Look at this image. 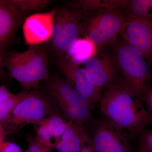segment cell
<instances>
[{
	"label": "cell",
	"mask_w": 152,
	"mask_h": 152,
	"mask_svg": "<svg viewBox=\"0 0 152 152\" xmlns=\"http://www.w3.org/2000/svg\"><path fill=\"white\" fill-rule=\"evenodd\" d=\"M140 100L118 80L106 86L99 101L101 112L112 123L132 135L137 134L152 122V115Z\"/></svg>",
	"instance_id": "6da1fadb"
},
{
	"label": "cell",
	"mask_w": 152,
	"mask_h": 152,
	"mask_svg": "<svg viewBox=\"0 0 152 152\" xmlns=\"http://www.w3.org/2000/svg\"><path fill=\"white\" fill-rule=\"evenodd\" d=\"M5 68L9 75L18 82L23 90L36 89L41 81L50 78L47 47L30 46L23 52L12 51L4 57Z\"/></svg>",
	"instance_id": "7a4b0ae2"
},
{
	"label": "cell",
	"mask_w": 152,
	"mask_h": 152,
	"mask_svg": "<svg viewBox=\"0 0 152 152\" xmlns=\"http://www.w3.org/2000/svg\"><path fill=\"white\" fill-rule=\"evenodd\" d=\"M113 58L122 75L119 78L120 84L131 94L141 99L150 80L146 60L125 41L115 45Z\"/></svg>",
	"instance_id": "3957f363"
},
{
	"label": "cell",
	"mask_w": 152,
	"mask_h": 152,
	"mask_svg": "<svg viewBox=\"0 0 152 152\" xmlns=\"http://www.w3.org/2000/svg\"><path fill=\"white\" fill-rule=\"evenodd\" d=\"M45 92L59 112L69 122L84 127L91 121L92 110L66 79L58 76L46 81Z\"/></svg>",
	"instance_id": "277c9868"
},
{
	"label": "cell",
	"mask_w": 152,
	"mask_h": 152,
	"mask_svg": "<svg viewBox=\"0 0 152 152\" xmlns=\"http://www.w3.org/2000/svg\"><path fill=\"white\" fill-rule=\"evenodd\" d=\"M58 112L53 101L45 92L33 90L19 103L2 124L10 134H14L26 125H33Z\"/></svg>",
	"instance_id": "5b68a950"
},
{
	"label": "cell",
	"mask_w": 152,
	"mask_h": 152,
	"mask_svg": "<svg viewBox=\"0 0 152 152\" xmlns=\"http://www.w3.org/2000/svg\"><path fill=\"white\" fill-rule=\"evenodd\" d=\"M83 20L84 35L98 48L112 45L124 29L127 15L120 10H105L89 12Z\"/></svg>",
	"instance_id": "8992f818"
},
{
	"label": "cell",
	"mask_w": 152,
	"mask_h": 152,
	"mask_svg": "<svg viewBox=\"0 0 152 152\" xmlns=\"http://www.w3.org/2000/svg\"><path fill=\"white\" fill-rule=\"evenodd\" d=\"M83 17L81 10L72 7L67 6L57 10L49 41L51 50L57 57L65 54L73 44L84 35Z\"/></svg>",
	"instance_id": "52a82bcc"
},
{
	"label": "cell",
	"mask_w": 152,
	"mask_h": 152,
	"mask_svg": "<svg viewBox=\"0 0 152 152\" xmlns=\"http://www.w3.org/2000/svg\"><path fill=\"white\" fill-rule=\"evenodd\" d=\"M91 137L95 152H133L132 134L107 118L97 120Z\"/></svg>",
	"instance_id": "ba28073f"
},
{
	"label": "cell",
	"mask_w": 152,
	"mask_h": 152,
	"mask_svg": "<svg viewBox=\"0 0 152 152\" xmlns=\"http://www.w3.org/2000/svg\"><path fill=\"white\" fill-rule=\"evenodd\" d=\"M57 64L65 76L66 80L88 103L92 110L99 102L101 90L90 80L84 68L79 67L66 58L65 55L57 57Z\"/></svg>",
	"instance_id": "9c48e42d"
},
{
	"label": "cell",
	"mask_w": 152,
	"mask_h": 152,
	"mask_svg": "<svg viewBox=\"0 0 152 152\" xmlns=\"http://www.w3.org/2000/svg\"><path fill=\"white\" fill-rule=\"evenodd\" d=\"M127 20L122 35L148 62L152 60V21L127 13Z\"/></svg>",
	"instance_id": "30bf717a"
},
{
	"label": "cell",
	"mask_w": 152,
	"mask_h": 152,
	"mask_svg": "<svg viewBox=\"0 0 152 152\" xmlns=\"http://www.w3.org/2000/svg\"><path fill=\"white\" fill-rule=\"evenodd\" d=\"M57 10L56 7L47 12L34 14L26 19L23 31L27 45H39L50 40Z\"/></svg>",
	"instance_id": "8fae6325"
},
{
	"label": "cell",
	"mask_w": 152,
	"mask_h": 152,
	"mask_svg": "<svg viewBox=\"0 0 152 152\" xmlns=\"http://www.w3.org/2000/svg\"><path fill=\"white\" fill-rule=\"evenodd\" d=\"M84 69L92 83L101 91L107 85L119 80L113 58L106 54L90 60L85 64Z\"/></svg>",
	"instance_id": "7c38bea8"
},
{
	"label": "cell",
	"mask_w": 152,
	"mask_h": 152,
	"mask_svg": "<svg viewBox=\"0 0 152 152\" xmlns=\"http://www.w3.org/2000/svg\"><path fill=\"white\" fill-rule=\"evenodd\" d=\"M22 15L7 0H0V48H2L13 37Z\"/></svg>",
	"instance_id": "4fadbf2b"
},
{
	"label": "cell",
	"mask_w": 152,
	"mask_h": 152,
	"mask_svg": "<svg viewBox=\"0 0 152 152\" xmlns=\"http://www.w3.org/2000/svg\"><path fill=\"white\" fill-rule=\"evenodd\" d=\"M97 47L87 37L80 38L66 52V58L76 65L86 64L97 56Z\"/></svg>",
	"instance_id": "5bb4252c"
},
{
	"label": "cell",
	"mask_w": 152,
	"mask_h": 152,
	"mask_svg": "<svg viewBox=\"0 0 152 152\" xmlns=\"http://www.w3.org/2000/svg\"><path fill=\"white\" fill-rule=\"evenodd\" d=\"M131 0H77L73 1L67 6L81 10L84 13L105 10L128 11Z\"/></svg>",
	"instance_id": "9a60e30c"
},
{
	"label": "cell",
	"mask_w": 152,
	"mask_h": 152,
	"mask_svg": "<svg viewBox=\"0 0 152 152\" xmlns=\"http://www.w3.org/2000/svg\"><path fill=\"white\" fill-rule=\"evenodd\" d=\"M84 127L70 122L61 140L55 143L57 152H81L80 136Z\"/></svg>",
	"instance_id": "2e32d148"
},
{
	"label": "cell",
	"mask_w": 152,
	"mask_h": 152,
	"mask_svg": "<svg viewBox=\"0 0 152 152\" xmlns=\"http://www.w3.org/2000/svg\"><path fill=\"white\" fill-rule=\"evenodd\" d=\"M45 120L51 132L54 143L59 142L70 122L59 112L51 114Z\"/></svg>",
	"instance_id": "e0dca14e"
},
{
	"label": "cell",
	"mask_w": 152,
	"mask_h": 152,
	"mask_svg": "<svg viewBox=\"0 0 152 152\" xmlns=\"http://www.w3.org/2000/svg\"><path fill=\"white\" fill-rule=\"evenodd\" d=\"M7 2L20 13L40 10L51 2L49 0H7Z\"/></svg>",
	"instance_id": "ac0fdd59"
},
{
	"label": "cell",
	"mask_w": 152,
	"mask_h": 152,
	"mask_svg": "<svg viewBox=\"0 0 152 152\" xmlns=\"http://www.w3.org/2000/svg\"><path fill=\"white\" fill-rule=\"evenodd\" d=\"M29 91L23 90L12 94L0 103V123L2 124L10 116L19 103L26 96Z\"/></svg>",
	"instance_id": "d6986e66"
},
{
	"label": "cell",
	"mask_w": 152,
	"mask_h": 152,
	"mask_svg": "<svg viewBox=\"0 0 152 152\" xmlns=\"http://www.w3.org/2000/svg\"><path fill=\"white\" fill-rule=\"evenodd\" d=\"M45 119L33 125L35 130V137L43 145L53 150L55 148V144L52 141L53 137Z\"/></svg>",
	"instance_id": "ffe728a7"
},
{
	"label": "cell",
	"mask_w": 152,
	"mask_h": 152,
	"mask_svg": "<svg viewBox=\"0 0 152 152\" xmlns=\"http://www.w3.org/2000/svg\"><path fill=\"white\" fill-rule=\"evenodd\" d=\"M138 134L139 145L136 152H152V129H144Z\"/></svg>",
	"instance_id": "44dd1931"
},
{
	"label": "cell",
	"mask_w": 152,
	"mask_h": 152,
	"mask_svg": "<svg viewBox=\"0 0 152 152\" xmlns=\"http://www.w3.org/2000/svg\"><path fill=\"white\" fill-rule=\"evenodd\" d=\"M28 148L26 152H53V150L45 147L36 140L35 137L30 136L27 137Z\"/></svg>",
	"instance_id": "7402d4cb"
},
{
	"label": "cell",
	"mask_w": 152,
	"mask_h": 152,
	"mask_svg": "<svg viewBox=\"0 0 152 152\" xmlns=\"http://www.w3.org/2000/svg\"><path fill=\"white\" fill-rule=\"evenodd\" d=\"M81 152H95L91 137L85 129L82 130L80 136Z\"/></svg>",
	"instance_id": "603a6c76"
},
{
	"label": "cell",
	"mask_w": 152,
	"mask_h": 152,
	"mask_svg": "<svg viewBox=\"0 0 152 152\" xmlns=\"http://www.w3.org/2000/svg\"><path fill=\"white\" fill-rule=\"evenodd\" d=\"M0 152H26L18 144L14 142L4 141L0 144Z\"/></svg>",
	"instance_id": "cb8c5ba5"
},
{
	"label": "cell",
	"mask_w": 152,
	"mask_h": 152,
	"mask_svg": "<svg viewBox=\"0 0 152 152\" xmlns=\"http://www.w3.org/2000/svg\"><path fill=\"white\" fill-rule=\"evenodd\" d=\"M141 99L145 102L147 108L148 112L152 115V89L151 87L148 86L145 90Z\"/></svg>",
	"instance_id": "d4e9b609"
},
{
	"label": "cell",
	"mask_w": 152,
	"mask_h": 152,
	"mask_svg": "<svg viewBox=\"0 0 152 152\" xmlns=\"http://www.w3.org/2000/svg\"><path fill=\"white\" fill-rule=\"evenodd\" d=\"M12 93L9 91L5 86H0V103L9 97Z\"/></svg>",
	"instance_id": "484cf974"
},
{
	"label": "cell",
	"mask_w": 152,
	"mask_h": 152,
	"mask_svg": "<svg viewBox=\"0 0 152 152\" xmlns=\"http://www.w3.org/2000/svg\"><path fill=\"white\" fill-rule=\"evenodd\" d=\"M4 63V56L2 52V48H0V78H2L5 76L6 72L5 71Z\"/></svg>",
	"instance_id": "4316f807"
},
{
	"label": "cell",
	"mask_w": 152,
	"mask_h": 152,
	"mask_svg": "<svg viewBox=\"0 0 152 152\" xmlns=\"http://www.w3.org/2000/svg\"><path fill=\"white\" fill-rule=\"evenodd\" d=\"M10 133L7 132L2 124L0 123V144L5 141L6 137Z\"/></svg>",
	"instance_id": "83f0119b"
}]
</instances>
